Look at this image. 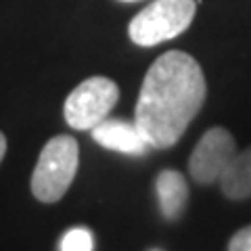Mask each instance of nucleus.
Returning a JSON list of instances; mask_svg holds the SVG:
<instances>
[{
	"label": "nucleus",
	"mask_w": 251,
	"mask_h": 251,
	"mask_svg": "<svg viewBox=\"0 0 251 251\" xmlns=\"http://www.w3.org/2000/svg\"><path fill=\"white\" fill-rule=\"evenodd\" d=\"M157 199H159L161 214L168 220H176L186 207L188 201V184L184 176L176 170H163L157 176Z\"/></svg>",
	"instance_id": "obj_8"
},
{
	"label": "nucleus",
	"mask_w": 251,
	"mask_h": 251,
	"mask_svg": "<svg viewBox=\"0 0 251 251\" xmlns=\"http://www.w3.org/2000/svg\"><path fill=\"white\" fill-rule=\"evenodd\" d=\"M205 94V75L191 54L163 52L145 75L134 115L149 147H174L201 111Z\"/></svg>",
	"instance_id": "obj_1"
},
{
	"label": "nucleus",
	"mask_w": 251,
	"mask_h": 251,
	"mask_svg": "<svg viewBox=\"0 0 251 251\" xmlns=\"http://www.w3.org/2000/svg\"><path fill=\"white\" fill-rule=\"evenodd\" d=\"M234 153H237V145L230 132L220 126L209 128L193 149L191 159H188V172L199 184L218 182Z\"/></svg>",
	"instance_id": "obj_5"
},
{
	"label": "nucleus",
	"mask_w": 251,
	"mask_h": 251,
	"mask_svg": "<svg viewBox=\"0 0 251 251\" xmlns=\"http://www.w3.org/2000/svg\"><path fill=\"white\" fill-rule=\"evenodd\" d=\"M120 88L113 80L94 75L75 86L65 99V120L74 130H92L97 124L107 120L111 109L117 105Z\"/></svg>",
	"instance_id": "obj_4"
},
{
	"label": "nucleus",
	"mask_w": 251,
	"mask_h": 251,
	"mask_svg": "<svg viewBox=\"0 0 251 251\" xmlns=\"http://www.w3.org/2000/svg\"><path fill=\"white\" fill-rule=\"evenodd\" d=\"M77 163H80V147L77 140L59 134L44 145L38 163L31 174V193L42 203L59 201L72 186Z\"/></svg>",
	"instance_id": "obj_2"
},
{
	"label": "nucleus",
	"mask_w": 251,
	"mask_h": 251,
	"mask_svg": "<svg viewBox=\"0 0 251 251\" xmlns=\"http://www.w3.org/2000/svg\"><path fill=\"white\" fill-rule=\"evenodd\" d=\"M122 2H134V0H122Z\"/></svg>",
	"instance_id": "obj_12"
},
{
	"label": "nucleus",
	"mask_w": 251,
	"mask_h": 251,
	"mask_svg": "<svg viewBox=\"0 0 251 251\" xmlns=\"http://www.w3.org/2000/svg\"><path fill=\"white\" fill-rule=\"evenodd\" d=\"M4 153H6V138H4L2 132H0V161H2Z\"/></svg>",
	"instance_id": "obj_11"
},
{
	"label": "nucleus",
	"mask_w": 251,
	"mask_h": 251,
	"mask_svg": "<svg viewBox=\"0 0 251 251\" xmlns=\"http://www.w3.org/2000/svg\"><path fill=\"white\" fill-rule=\"evenodd\" d=\"M197 0H155L130 21L128 34L138 46H155L180 36L193 23Z\"/></svg>",
	"instance_id": "obj_3"
},
{
	"label": "nucleus",
	"mask_w": 251,
	"mask_h": 251,
	"mask_svg": "<svg viewBox=\"0 0 251 251\" xmlns=\"http://www.w3.org/2000/svg\"><path fill=\"white\" fill-rule=\"evenodd\" d=\"M92 234L86 228H72L61 241V251H92Z\"/></svg>",
	"instance_id": "obj_9"
},
{
	"label": "nucleus",
	"mask_w": 251,
	"mask_h": 251,
	"mask_svg": "<svg viewBox=\"0 0 251 251\" xmlns=\"http://www.w3.org/2000/svg\"><path fill=\"white\" fill-rule=\"evenodd\" d=\"M218 182L222 193L232 201L251 197V147L232 155Z\"/></svg>",
	"instance_id": "obj_7"
},
{
	"label": "nucleus",
	"mask_w": 251,
	"mask_h": 251,
	"mask_svg": "<svg viewBox=\"0 0 251 251\" xmlns=\"http://www.w3.org/2000/svg\"><path fill=\"white\" fill-rule=\"evenodd\" d=\"M92 138L109 151L126 155H143L149 149V143L140 134L138 126L126 120H103L92 128Z\"/></svg>",
	"instance_id": "obj_6"
},
{
	"label": "nucleus",
	"mask_w": 251,
	"mask_h": 251,
	"mask_svg": "<svg viewBox=\"0 0 251 251\" xmlns=\"http://www.w3.org/2000/svg\"><path fill=\"white\" fill-rule=\"evenodd\" d=\"M228 251H251V226L241 228L239 232L232 234L228 243Z\"/></svg>",
	"instance_id": "obj_10"
}]
</instances>
